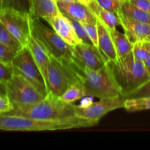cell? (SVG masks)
<instances>
[{"instance_id": "44dd1931", "label": "cell", "mask_w": 150, "mask_h": 150, "mask_svg": "<svg viewBox=\"0 0 150 150\" xmlns=\"http://www.w3.org/2000/svg\"><path fill=\"white\" fill-rule=\"evenodd\" d=\"M85 97H87L86 90L81 81H79L71 85L59 98L66 103H73L75 101Z\"/></svg>"}, {"instance_id": "ac0fdd59", "label": "cell", "mask_w": 150, "mask_h": 150, "mask_svg": "<svg viewBox=\"0 0 150 150\" xmlns=\"http://www.w3.org/2000/svg\"><path fill=\"white\" fill-rule=\"evenodd\" d=\"M88 6L95 16V17L97 18V19L103 23L108 28L114 29L121 24L120 19L117 13H113V12L109 11V10L101 7L97 2L96 0H92L88 4Z\"/></svg>"}, {"instance_id": "ffe728a7", "label": "cell", "mask_w": 150, "mask_h": 150, "mask_svg": "<svg viewBox=\"0 0 150 150\" xmlns=\"http://www.w3.org/2000/svg\"><path fill=\"white\" fill-rule=\"evenodd\" d=\"M119 13L133 20L150 24V13L134 6L128 0L124 1Z\"/></svg>"}, {"instance_id": "4dcf8cb0", "label": "cell", "mask_w": 150, "mask_h": 150, "mask_svg": "<svg viewBox=\"0 0 150 150\" xmlns=\"http://www.w3.org/2000/svg\"><path fill=\"white\" fill-rule=\"evenodd\" d=\"M14 71L12 66L7 65L4 63L0 62V81L7 83L13 76Z\"/></svg>"}, {"instance_id": "f35d334b", "label": "cell", "mask_w": 150, "mask_h": 150, "mask_svg": "<svg viewBox=\"0 0 150 150\" xmlns=\"http://www.w3.org/2000/svg\"><path fill=\"white\" fill-rule=\"evenodd\" d=\"M62 1H78L79 0H62Z\"/></svg>"}, {"instance_id": "7402d4cb", "label": "cell", "mask_w": 150, "mask_h": 150, "mask_svg": "<svg viewBox=\"0 0 150 150\" xmlns=\"http://www.w3.org/2000/svg\"><path fill=\"white\" fill-rule=\"evenodd\" d=\"M124 108L128 112L150 110V98L125 99Z\"/></svg>"}, {"instance_id": "7c38bea8", "label": "cell", "mask_w": 150, "mask_h": 150, "mask_svg": "<svg viewBox=\"0 0 150 150\" xmlns=\"http://www.w3.org/2000/svg\"><path fill=\"white\" fill-rule=\"evenodd\" d=\"M75 51L85 67L98 70L108 62L100 49L94 45L81 42L74 46Z\"/></svg>"}, {"instance_id": "30bf717a", "label": "cell", "mask_w": 150, "mask_h": 150, "mask_svg": "<svg viewBox=\"0 0 150 150\" xmlns=\"http://www.w3.org/2000/svg\"><path fill=\"white\" fill-rule=\"evenodd\" d=\"M125 99L122 96L100 99L98 102L87 105H76V116L79 118L89 120L98 124L101 118L111 111L119 108H124Z\"/></svg>"}, {"instance_id": "5b68a950", "label": "cell", "mask_w": 150, "mask_h": 150, "mask_svg": "<svg viewBox=\"0 0 150 150\" xmlns=\"http://www.w3.org/2000/svg\"><path fill=\"white\" fill-rule=\"evenodd\" d=\"M81 82L87 96L99 99L122 96L109 63L98 70L85 67Z\"/></svg>"}, {"instance_id": "8d00e7d4", "label": "cell", "mask_w": 150, "mask_h": 150, "mask_svg": "<svg viewBox=\"0 0 150 150\" xmlns=\"http://www.w3.org/2000/svg\"><path fill=\"white\" fill-rule=\"evenodd\" d=\"M79 1H81V2L83 3V4H86V5H88V4H89V3L91 2V1H92V0H79Z\"/></svg>"}, {"instance_id": "60d3db41", "label": "cell", "mask_w": 150, "mask_h": 150, "mask_svg": "<svg viewBox=\"0 0 150 150\" xmlns=\"http://www.w3.org/2000/svg\"><path fill=\"white\" fill-rule=\"evenodd\" d=\"M1 5H0V8H1Z\"/></svg>"}, {"instance_id": "83f0119b", "label": "cell", "mask_w": 150, "mask_h": 150, "mask_svg": "<svg viewBox=\"0 0 150 150\" xmlns=\"http://www.w3.org/2000/svg\"><path fill=\"white\" fill-rule=\"evenodd\" d=\"M96 1L101 7L117 14L120 11L122 5L125 0H96Z\"/></svg>"}, {"instance_id": "7a4b0ae2", "label": "cell", "mask_w": 150, "mask_h": 150, "mask_svg": "<svg viewBox=\"0 0 150 150\" xmlns=\"http://www.w3.org/2000/svg\"><path fill=\"white\" fill-rule=\"evenodd\" d=\"M76 105L62 100L51 92L42 100L31 105L13 104V108L7 113L10 115L29 117L44 121H68L77 118Z\"/></svg>"}, {"instance_id": "d590c367", "label": "cell", "mask_w": 150, "mask_h": 150, "mask_svg": "<svg viewBox=\"0 0 150 150\" xmlns=\"http://www.w3.org/2000/svg\"><path fill=\"white\" fill-rule=\"evenodd\" d=\"M144 42V46L146 47V49L149 51V52L150 53V42H144V41H143Z\"/></svg>"}, {"instance_id": "603a6c76", "label": "cell", "mask_w": 150, "mask_h": 150, "mask_svg": "<svg viewBox=\"0 0 150 150\" xmlns=\"http://www.w3.org/2000/svg\"><path fill=\"white\" fill-rule=\"evenodd\" d=\"M0 42L10 47L16 51H19L23 48L18 40L15 38L1 22H0Z\"/></svg>"}, {"instance_id": "9c48e42d", "label": "cell", "mask_w": 150, "mask_h": 150, "mask_svg": "<svg viewBox=\"0 0 150 150\" xmlns=\"http://www.w3.org/2000/svg\"><path fill=\"white\" fill-rule=\"evenodd\" d=\"M5 84L7 97L13 104L31 105L45 98L29 81L15 72Z\"/></svg>"}, {"instance_id": "f1b7e54d", "label": "cell", "mask_w": 150, "mask_h": 150, "mask_svg": "<svg viewBox=\"0 0 150 150\" xmlns=\"http://www.w3.org/2000/svg\"><path fill=\"white\" fill-rule=\"evenodd\" d=\"M1 7H10L29 13V0H3Z\"/></svg>"}, {"instance_id": "277c9868", "label": "cell", "mask_w": 150, "mask_h": 150, "mask_svg": "<svg viewBox=\"0 0 150 150\" xmlns=\"http://www.w3.org/2000/svg\"><path fill=\"white\" fill-rule=\"evenodd\" d=\"M108 63L121 89L122 97L133 92L150 79L144 62L136 60L132 51Z\"/></svg>"}, {"instance_id": "8fae6325", "label": "cell", "mask_w": 150, "mask_h": 150, "mask_svg": "<svg viewBox=\"0 0 150 150\" xmlns=\"http://www.w3.org/2000/svg\"><path fill=\"white\" fill-rule=\"evenodd\" d=\"M60 13L68 18L74 19L82 23L97 24L98 19L89 6L81 1H65L56 0Z\"/></svg>"}, {"instance_id": "3957f363", "label": "cell", "mask_w": 150, "mask_h": 150, "mask_svg": "<svg viewBox=\"0 0 150 150\" xmlns=\"http://www.w3.org/2000/svg\"><path fill=\"white\" fill-rule=\"evenodd\" d=\"M96 123L84 119L77 118L68 121H44L29 117L0 114V130L7 131H48L89 127Z\"/></svg>"}, {"instance_id": "74e56055", "label": "cell", "mask_w": 150, "mask_h": 150, "mask_svg": "<svg viewBox=\"0 0 150 150\" xmlns=\"http://www.w3.org/2000/svg\"><path fill=\"white\" fill-rule=\"evenodd\" d=\"M144 42H150V34L149 35H148L147 37H146V38L144 39Z\"/></svg>"}, {"instance_id": "836d02e7", "label": "cell", "mask_w": 150, "mask_h": 150, "mask_svg": "<svg viewBox=\"0 0 150 150\" xmlns=\"http://www.w3.org/2000/svg\"><path fill=\"white\" fill-rule=\"evenodd\" d=\"M0 95L7 96V89H6V84L4 82L0 81Z\"/></svg>"}, {"instance_id": "9a60e30c", "label": "cell", "mask_w": 150, "mask_h": 150, "mask_svg": "<svg viewBox=\"0 0 150 150\" xmlns=\"http://www.w3.org/2000/svg\"><path fill=\"white\" fill-rule=\"evenodd\" d=\"M29 13L32 18L43 19L48 23L59 10L56 0H29Z\"/></svg>"}, {"instance_id": "4fadbf2b", "label": "cell", "mask_w": 150, "mask_h": 150, "mask_svg": "<svg viewBox=\"0 0 150 150\" xmlns=\"http://www.w3.org/2000/svg\"><path fill=\"white\" fill-rule=\"evenodd\" d=\"M117 15L120 19V26H122L125 34L132 43L144 41L150 34L149 23L133 20L120 13H117Z\"/></svg>"}, {"instance_id": "6da1fadb", "label": "cell", "mask_w": 150, "mask_h": 150, "mask_svg": "<svg viewBox=\"0 0 150 150\" xmlns=\"http://www.w3.org/2000/svg\"><path fill=\"white\" fill-rule=\"evenodd\" d=\"M31 28L32 36L48 55L68 65L82 79L85 66L78 57L74 47L62 39L52 28L40 21V19L31 18Z\"/></svg>"}, {"instance_id": "5bb4252c", "label": "cell", "mask_w": 150, "mask_h": 150, "mask_svg": "<svg viewBox=\"0 0 150 150\" xmlns=\"http://www.w3.org/2000/svg\"><path fill=\"white\" fill-rule=\"evenodd\" d=\"M51 27L58 34L62 39L72 46H76L82 42L76 35L71 22L68 18L63 16L59 12L57 16L48 22Z\"/></svg>"}, {"instance_id": "2e32d148", "label": "cell", "mask_w": 150, "mask_h": 150, "mask_svg": "<svg viewBox=\"0 0 150 150\" xmlns=\"http://www.w3.org/2000/svg\"><path fill=\"white\" fill-rule=\"evenodd\" d=\"M98 31V48L108 62L117 59V54L114 48L108 28L103 23L98 20L97 22Z\"/></svg>"}, {"instance_id": "ab89813d", "label": "cell", "mask_w": 150, "mask_h": 150, "mask_svg": "<svg viewBox=\"0 0 150 150\" xmlns=\"http://www.w3.org/2000/svg\"><path fill=\"white\" fill-rule=\"evenodd\" d=\"M2 2H3V0H0V5L2 4Z\"/></svg>"}, {"instance_id": "4316f807", "label": "cell", "mask_w": 150, "mask_h": 150, "mask_svg": "<svg viewBox=\"0 0 150 150\" xmlns=\"http://www.w3.org/2000/svg\"><path fill=\"white\" fill-rule=\"evenodd\" d=\"M69 20L71 22L72 25H73V28H74L75 32H76V35L79 37V39L81 40V41L82 42H84V43L89 44V45H93L92 41L90 40V39L88 37L82 23H81V22L78 21L76 20H74V19L69 18Z\"/></svg>"}, {"instance_id": "e575fe53", "label": "cell", "mask_w": 150, "mask_h": 150, "mask_svg": "<svg viewBox=\"0 0 150 150\" xmlns=\"http://www.w3.org/2000/svg\"><path fill=\"white\" fill-rule=\"evenodd\" d=\"M144 64L145 68H146L148 74H149L150 76V55L147 57V59L144 62Z\"/></svg>"}, {"instance_id": "e0dca14e", "label": "cell", "mask_w": 150, "mask_h": 150, "mask_svg": "<svg viewBox=\"0 0 150 150\" xmlns=\"http://www.w3.org/2000/svg\"><path fill=\"white\" fill-rule=\"evenodd\" d=\"M26 47H27L28 49L29 50V51L32 54V57H33L36 64H38L39 69L40 70L41 73H42V76H43L44 79H45V83L47 84V72H48V64H49L48 55L45 52V50L37 42L36 40L32 36V35L30 41H29V44H28Z\"/></svg>"}, {"instance_id": "d6986e66", "label": "cell", "mask_w": 150, "mask_h": 150, "mask_svg": "<svg viewBox=\"0 0 150 150\" xmlns=\"http://www.w3.org/2000/svg\"><path fill=\"white\" fill-rule=\"evenodd\" d=\"M108 30L111 34L114 48L117 51V57H123L132 51L133 43H132L131 41L128 39L125 34L120 32L117 30V28H114V29L108 28Z\"/></svg>"}, {"instance_id": "ba28073f", "label": "cell", "mask_w": 150, "mask_h": 150, "mask_svg": "<svg viewBox=\"0 0 150 150\" xmlns=\"http://www.w3.org/2000/svg\"><path fill=\"white\" fill-rule=\"evenodd\" d=\"M12 67L15 73L21 75L40 93L48 95L49 92L45 79L27 47L18 51L12 62Z\"/></svg>"}, {"instance_id": "484cf974", "label": "cell", "mask_w": 150, "mask_h": 150, "mask_svg": "<svg viewBox=\"0 0 150 150\" xmlns=\"http://www.w3.org/2000/svg\"><path fill=\"white\" fill-rule=\"evenodd\" d=\"M132 53L136 60L142 62H144L150 55L149 51L144 45L143 41H139L133 43Z\"/></svg>"}, {"instance_id": "8992f818", "label": "cell", "mask_w": 150, "mask_h": 150, "mask_svg": "<svg viewBox=\"0 0 150 150\" xmlns=\"http://www.w3.org/2000/svg\"><path fill=\"white\" fill-rule=\"evenodd\" d=\"M48 58L46 79L48 91L60 97L71 85L81 81V77L71 67L52 56L48 55Z\"/></svg>"}, {"instance_id": "d4e9b609", "label": "cell", "mask_w": 150, "mask_h": 150, "mask_svg": "<svg viewBox=\"0 0 150 150\" xmlns=\"http://www.w3.org/2000/svg\"><path fill=\"white\" fill-rule=\"evenodd\" d=\"M18 51L0 42V62L12 66V62Z\"/></svg>"}, {"instance_id": "f546056e", "label": "cell", "mask_w": 150, "mask_h": 150, "mask_svg": "<svg viewBox=\"0 0 150 150\" xmlns=\"http://www.w3.org/2000/svg\"><path fill=\"white\" fill-rule=\"evenodd\" d=\"M82 24L93 45L98 48V31L97 24H92V23H82Z\"/></svg>"}, {"instance_id": "cb8c5ba5", "label": "cell", "mask_w": 150, "mask_h": 150, "mask_svg": "<svg viewBox=\"0 0 150 150\" xmlns=\"http://www.w3.org/2000/svg\"><path fill=\"white\" fill-rule=\"evenodd\" d=\"M125 99H135V98H150V79L145 83L141 85L139 87L133 90L130 93L127 94L125 97Z\"/></svg>"}, {"instance_id": "52a82bcc", "label": "cell", "mask_w": 150, "mask_h": 150, "mask_svg": "<svg viewBox=\"0 0 150 150\" xmlns=\"http://www.w3.org/2000/svg\"><path fill=\"white\" fill-rule=\"evenodd\" d=\"M0 22L26 47L32 38L31 17L28 12L10 7L0 8Z\"/></svg>"}, {"instance_id": "1f68e13d", "label": "cell", "mask_w": 150, "mask_h": 150, "mask_svg": "<svg viewBox=\"0 0 150 150\" xmlns=\"http://www.w3.org/2000/svg\"><path fill=\"white\" fill-rule=\"evenodd\" d=\"M13 108V104L10 102L7 96L0 95V114H4L11 111Z\"/></svg>"}, {"instance_id": "d6a6232c", "label": "cell", "mask_w": 150, "mask_h": 150, "mask_svg": "<svg viewBox=\"0 0 150 150\" xmlns=\"http://www.w3.org/2000/svg\"><path fill=\"white\" fill-rule=\"evenodd\" d=\"M136 7L150 13V0H128Z\"/></svg>"}]
</instances>
